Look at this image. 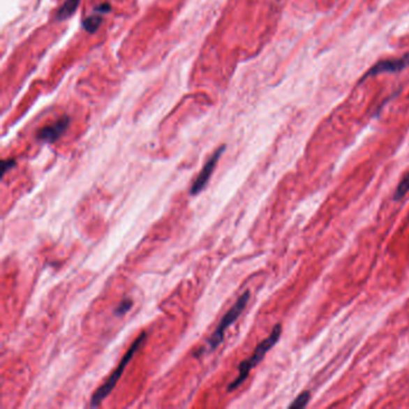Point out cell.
<instances>
[{
	"instance_id": "cell-12",
	"label": "cell",
	"mask_w": 409,
	"mask_h": 409,
	"mask_svg": "<svg viewBox=\"0 0 409 409\" xmlns=\"http://www.w3.org/2000/svg\"><path fill=\"white\" fill-rule=\"evenodd\" d=\"M15 166H16V161L13 160V158H11V160H4V161H3V173H1L3 177H4L10 170H13Z\"/></svg>"
},
{
	"instance_id": "cell-1",
	"label": "cell",
	"mask_w": 409,
	"mask_h": 409,
	"mask_svg": "<svg viewBox=\"0 0 409 409\" xmlns=\"http://www.w3.org/2000/svg\"><path fill=\"white\" fill-rule=\"evenodd\" d=\"M281 324H276L274 327L272 334L269 335V337H267L265 340L260 342V345H257L256 350H255L251 357L240 364L238 377L228 385V392H233V390L239 388L244 383V380L248 378L252 369L257 366L262 362V359L265 358V354L268 353L269 350H272L274 345H276L277 341L281 337Z\"/></svg>"
},
{
	"instance_id": "cell-5",
	"label": "cell",
	"mask_w": 409,
	"mask_h": 409,
	"mask_svg": "<svg viewBox=\"0 0 409 409\" xmlns=\"http://www.w3.org/2000/svg\"><path fill=\"white\" fill-rule=\"evenodd\" d=\"M408 65L409 53L406 56L401 57V58H397V59L380 60L364 75L360 83L366 81L367 78H370V77L378 76L382 73H399V71H402L403 68H407Z\"/></svg>"
},
{
	"instance_id": "cell-9",
	"label": "cell",
	"mask_w": 409,
	"mask_h": 409,
	"mask_svg": "<svg viewBox=\"0 0 409 409\" xmlns=\"http://www.w3.org/2000/svg\"><path fill=\"white\" fill-rule=\"evenodd\" d=\"M409 192V172L405 175V178L401 180L397 186L396 191L394 193V200H400Z\"/></svg>"
},
{
	"instance_id": "cell-3",
	"label": "cell",
	"mask_w": 409,
	"mask_h": 409,
	"mask_svg": "<svg viewBox=\"0 0 409 409\" xmlns=\"http://www.w3.org/2000/svg\"><path fill=\"white\" fill-rule=\"evenodd\" d=\"M250 295H251L250 292L246 290L244 295H240V298L237 300V303L233 305L230 311L222 317L218 328L215 329V332H214L213 335L209 339V341H208L209 350H216L218 345H221L227 329L230 328V325L235 323V320H238L240 315L243 313L245 307L248 305V300H250Z\"/></svg>"
},
{
	"instance_id": "cell-10",
	"label": "cell",
	"mask_w": 409,
	"mask_h": 409,
	"mask_svg": "<svg viewBox=\"0 0 409 409\" xmlns=\"http://www.w3.org/2000/svg\"><path fill=\"white\" fill-rule=\"evenodd\" d=\"M311 399V392H304L299 395L297 399H295L292 403H290V408H304V407H306L307 403H308V401Z\"/></svg>"
},
{
	"instance_id": "cell-7",
	"label": "cell",
	"mask_w": 409,
	"mask_h": 409,
	"mask_svg": "<svg viewBox=\"0 0 409 409\" xmlns=\"http://www.w3.org/2000/svg\"><path fill=\"white\" fill-rule=\"evenodd\" d=\"M111 11V4L108 3H103L96 6L94 10V13L90 15L89 17L86 18L83 21V28L86 31L90 33V34H94L95 31L100 28L101 23H103V16L106 13Z\"/></svg>"
},
{
	"instance_id": "cell-2",
	"label": "cell",
	"mask_w": 409,
	"mask_h": 409,
	"mask_svg": "<svg viewBox=\"0 0 409 409\" xmlns=\"http://www.w3.org/2000/svg\"><path fill=\"white\" fill-rule=\"evenodd\" d=\"M145 340H147V334L145 333L141 334L140 336L137 337L136 341L133 342V345L130 347V350L126 352L124 358L121 359V362H120L118 367L108 377V380L91 396V400H90V406L91 407H98V406L101 405V402L113 392L115 385L119 382L120 377L124 373L125 367L128 366V362L133 359V355L136 354L137 350H140L142 345H144Z\"/></svg>"
},
{
	"instance_id": "cell-4",
	"label": "cell",
	"mask_w": 409,
	"mask_h": 409,
	"mask_svg": "<svg viewBox=\"0 0 409 409\" xmlns=\"http://www.w3.org/2000/svg\"><path fill=\"white\" fill-rule=\"evenodd\" d=\"M225 150H226V145H222V147H220V148L211 155V158L208 160V162L205 163L203 170L200 171V174L197 177V179L195 180V183L192 184L191 190H190V193H191L192 196H197L198 193H200V192L204 190L207 184L209 183L211 174H213L214 171H215L218 160L221 158V155Z\"/></svg>"
},
{
	"instance_id": "cell-6",
	"label": "cell",
	"mask_w": 409,
	"mask_h": 409,
	"mask_svg": "<svg viewBox=\"0 0 409 409\" xmlns=\"http://www.w3.org/2000/svg\"><path fill=\"white\" fill-rule=\"evenodd\" d=\"M70 121H71L70 117L64 115L63 118L57 120L54 124L48 125V126L41 128L38 133V141L45 142V143H54L58 141V138L63 136L65 131L68 130Z\"/></svg>"
},
{
	"instance_id": "cell-8",
	"label": "cell",
	"mask_w": 409,
	"mask_h": 409,
	"mask_svg": "<svg viewBox=\"0 0 409 409\" xmlns=\"http://www.w3.org/2000/svg\"><path fill=\"white\" fill-rule=\"evenodd\" d=\"M80 3H81V0H66L64 4L61 5L59 10H58L57 20L58 21H65V20L71 17L73 13H76Z\"/></svg>"
},
{
	"instance_id": "cell-11",
	"label": "cell",
	"mask_w": 409,
	"mask_h": 409,
	"mask_svg": "<svg viewBox=\"0 0 409 409\" xmlns=\"http://www.w3.org/2000/svg\"><path fill=\"white\" fill-rule=\"evenodd\" d=\"M133 305V303L131 299H125V300H123V302L118 305V307L115 308V315H125V313H128V312L131 310Z\"/></svg>"
}]
</instances>
